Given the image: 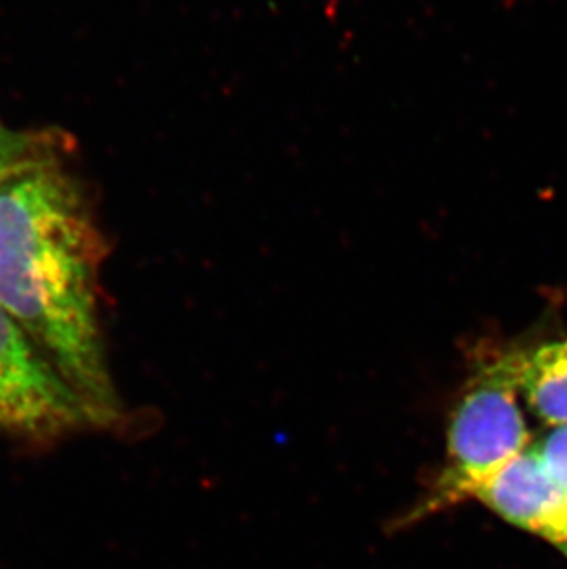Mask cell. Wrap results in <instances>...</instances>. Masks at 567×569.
Segmentation results:
<instances>
[{
  "instance_id": "52a82bcc",
  "label": "cell",
  "mask_w": 567,
  "mask_h": 569,
  "mask_svg": "<svg viewBox=\"0 0 567 569\" xmlns=\"http://www.w3.org/2000/svg\"><path fill=\"white\" fill-rule=\"evenodd\" d=\"M533 445L553 478L567 490V425L551 426V430Z\"/></svg>"
},
{
  "instance_id": "3957f363",
  "label": "cell",
  "mask_w": 567,
  "mask_h": 569,
  "mask_svg": "<svg viewBox=\"0 0 567 569\" xmlns=\"http://www.w3.org/2000/svg\"><path fill=\"white\" fill-rule=\"evenodd\" d=\"M83 419L74 392L0 310V431L50 436Z\"/></svg>"
},
{
  "instance_id": "277c9868",
  "label": "cell",
  "mask_w": 567,
  "mask_h": 569,
  "mask_svg": "<svg viewBox=\"0 0 567 569\" xmlns=\"http://www.w3.org/2000/svg\"><path fill=\"white\" fill-rule=\"evenodd\" d=\"M514 527L555 546L567 542V490L530 442L471 495Z\"/></svg>"
},
{
  "instance_id": "9c48e42d",
  "label": "cell",
  "mask_w": 567,
  "mask_h": 569,
  "mask_svg": "<svg viewBox=\"0 0 567 569\" xmlns=\"http://www.w3.org/2000/svg\"><path fill=\"white\" fill-rule=\"evenodd\" d=\"M560 551H563V553L566 555V557H567V542L563 543V546H560Z\"/></svg>"
},
{
  "instance_id": "ba28073f",
  "label": "cell",
  "mask_w": 567,
  "mask_h": 569,
  "mask_svg": "<svg viewBox=\"0 0 567 569\" xmlns=\"http://www.w3.org/2000/svg\"><path fill=\"white\" fill-rule=\"evenodd\" d=\"M49 161H52V159H49ZM38 162L44 161H0V181H2V179H4L8 173L16 172V170H19V168L30 167V164H38Z\"/></svg>"
},
{
  "instance_id": "5b68a950",
  "label": "cell",
  "mask_w": 567,
  "mask_h": 569,
  "mask_svg": "<svg viewBox=\"0 0 567 569\" xmlns=\"http://www.w3.org/2000/svg\"><path fill=\"white\" fill-rule=\"evenodd\" d=\"M519 395L546 425H567V336L513 345Z\"/></svg>"
},
{
  "instance_id": "7a4b0ae2",
  "label": "cell",
  "mask_w": 567,
  "mask_h": 569,
  "mask_svg": "<svg viewBox=\"0 0 567 569\" xmlns=\"http://www.w3.org/2000/svg\"><path fill=\"white\" fill-rule=\"evenodd\" d=\"M529 445L513 345L479 350L448 419L445 465L400 526L471 500L479 485Z\"/></svg>"
},
{
  "instance_id": "8992f818",
  "label": "cell",
  "mask_w": 567,
  "mask_h": 569,
  "mask_svg": "<svg viewBox=\"0 0 567 569\" xmlns=\"http://www.w3.org/2000/svg\"><path fill=\"white\" fill-rule=\"evenodd\" d=\"M63 142L43 131H16L0 124V161H49L58 159Z\"/></svg>"
},
{
  "instance_id": "6da1fadb",
  "label": "cell",
  "mask_w": 567,
  "mask_h": 569,
  "mask_svg": "<svg viewBox=\"0 0 567 569\" xmlns=\"http://www.w3.org/2000/svg\"><path fill=\"white\" fill-rule=\"evenodd\" d=\"M100 242L61 159L0 181V310L21 328L87 419L108 422L117 398L97 319Z\"/></svg>"
}]
</instances>
